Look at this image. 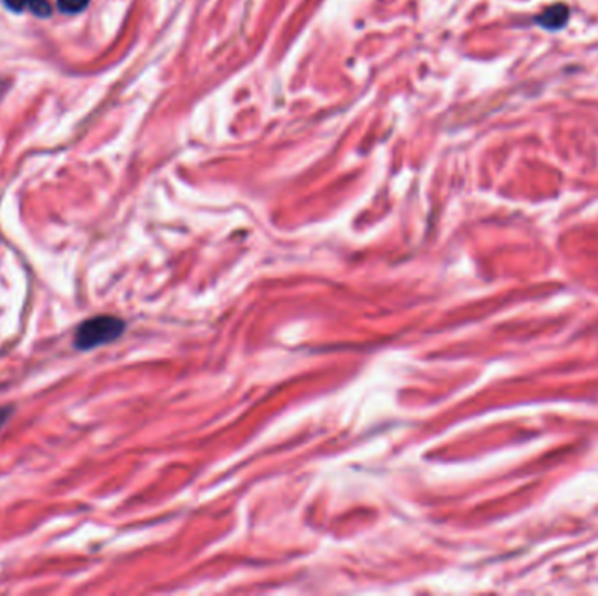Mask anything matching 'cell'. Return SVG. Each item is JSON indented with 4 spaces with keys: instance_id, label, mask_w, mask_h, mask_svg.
<instances>
[{
    "instance_id": "cell-1",
    "label": "cell",
    "mask_w": 598,
    "mask_h": 596,
    "mask_svg": "<svg viewBox=\"0 0 598 596\" xmlns=\"http://www.w3.org/2000/svg\"><path fill=\"white\" fill-rule=\"evenodd\" d=\"M127 322L114 315H97L84 320L74 334V348L79 352H90L103 345H109L123 336Z\"/></svg>"
},
{
    "instance_id": "cell-4",
    "label": "cell",
    "mask_w": 598,
    "mask_h": 596,
    "mask_svg": "<svg viewBox=\"0 0 598 596\" xmlns=\"http://www.w3.org/2000/svg\"><path fill=\"white\" fill-rule=\"evenodd\" d=\"M27 2V7L32 11L33 14L40 16V18H46L51 14V5L48 0H25Z\"/></svg>"
},
{
    "instance_id": "cell-6",
    "label": "cell",
    "mask_w": 598,
    "mask_h": 596,
    "mask_svg": "<svg viewBox=\"0 0 598 596\" xmlns=\"http://www.w3.org/2000/svg\"><path fill=\"white\" fill-rule=\"evenodd\" d=\"M4 4H5V7H9L14 13H22L27 7L25 0H4Z\"/></svg>"
},
{
    "instance_id": "cell-2",
    "label": "cell",
    "mask_w": 598,
    "mask_h": 596,
    "mask_svg": "<svg viewBox=\"0 0 598 596\" xmlns=\"http://www.w3.org/2000/svg\"><path fill=\"white\" fill-rule=\"evenodd\" d=\"M568 7L565 4H555V5H550L544 13H541L537 18H535V23L539 27H542L544 31H550V32H555V31H560L564 29L568 22Z\"/></svg>"
},
{
    "instance_id": "cell-3",
    "label": "cell",
    "mask_w": 598,
    "mask_h": 596,
    "mask_svg": "<svg viewBox=\"0 0 598 596\" xmlns=\"http://www.w3.org/2000/svg\"><path fill=\"white\" fill-rule=\"evenodd\" d=\"M90 0H58V9L66 14H77L88 7Z\"/></svg>"
},
{
    "instance_id": "cell-5",
    "label": "cell",
    "mask_w": 598,
    "mask_h": 596,
    "mask_svg": "<svg viewBox=\"0 0 598 596\" xmlns=\"http://www.w3.org/2000/svg\"><path fill=\"white\" fill-rule=\"evenodd\" d=\"M13 413H14V406H11V404H7V406H0V429L11 420Z\"/></svg>"
}]
</instances>
